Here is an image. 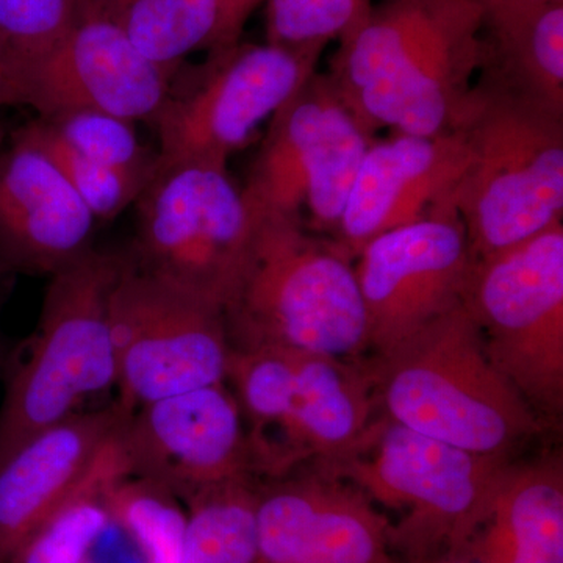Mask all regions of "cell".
Masks as SVG:
<instances>
[{"mask_svg":"<svg viewBox=\"0 0 563 563\" xmlns=\"http://www.w3.org/2000/svg\"><path fill=\"white\" fill-rule=\"evenodd\" d=\"M81 0H0V36L25 62L49 51L79 16Z\"/></svg>","mask_w":563,"mask_h":563,"instance_id":"f1b7e54d","label":"cell"},{"mask_svg":"<svg viewBox=\"0 0 563 563\" xmlns=\"http://www.w3.org/2000/svg\"><path fill=\"white\" fill-rule=\"evenodd\" d=\"M11 288H13V274L0 277V379L5 376L7 365H9L11 351H13L2 325L3 307L9 301Z\"/></svg>","mask_w":563,"mask_h":563,"instance_id":"d6a6232c","label":"cell"},{"mask_svg":"<svg viewBox=\"0 0 563 563\" xmlns=\"http://www.w3.org/2000/svg\"><path fill=\"white\" fill-rule=\"evenodd\" d=\"M473 257L453 207L374 239L354 268L368 322V351L385 357L462 302Z\"/></svg>","mask_w":563,"mask_h":563,"instance_id":"4fadbf2b","label":"cell"},{"mask_svg":"<svg viewBox=\"0 0 563 563\" xmlns=\"http://www.w3.org/2000/svg\"><path fill=\"white\" fill-rule=\"evenodd\" d=\"M106 18L150 60L179 73L187 55L213 49L220 0H81L80 10Z\"/></svg>","mask_w":563,"mask_h":563,"instance_id":"603a6c76","label":"cell"},{"mask_svg":"<svg viewBox=\"0 0 563 563\" xmlns=\"http://www.w3.org/2000/svg\"><path fill=\"white\" fill-rule=\"evenodd\" d=\"M9 272H7L5 269V266L2 265V263H0V277H3V276H9Z\"/></svg>","mask_w":563,"mask_h":563,"instance_id":"d590c367","label":"cell"},{"mask_svg":"<svg viewBox=\"0 0 563 563\" xmlns=\"http://www.w3.org/2000/svg\"><path fill=\"white\" fill-rule=\"evenodd\" d=\"M225 383L242 409L254 477L331 466L376 418L368 366L317 352L231 350Z\"/></svg>","mask_w":563,"mask_h":563,"instance_id":"8992f818","label":"cell"},{"mask_svg":"<svg viewBox=\"0 0 563 563\" xmlns=\"http://www.w3.org/2000/svg\"><path fill=\"white\" fill-rule=\"evenodd\" d=\"M510 457L470 453L374 418L331 466L374 504L402 512L391 537L399 563L465 548L490 517Z\"/></svg>","mask_w":563,"mask_h":563,"instance_id":"52a82bcc","label":"cell"},{"mask_svg":"<svg viewBox=\"0 0 563 563\" xmlns=\"http://www.w3.org/2000/svg\"><path fill=\"white\" fill-rule=\"evenodd\" d=\"M118 404L79 410L33 433L0 462V563L79 487L124 420Z\"/></svg>","mask_w":563,"mask_h":563,"instance_id":"d6986e66","label":"cell"},{"mask_svg":"<svg viewBox=\"0 0 563 563\" xmlns=\"http://www.w3.org/2000/svg\"><path fill=\"white\" fill-rule=\"evenodd\" d=\"M257 488L244 476L188 496L180 563H257Z\"/></svg>","mask_w":563,"mask_h":563,"instance_id":"cb8c5ba5","label":"cell"},{"mask_svg":"<svg viewBox=\"0 0 563 563\" xmlns=\"http://www.w3.org/2000/svg\"><path fill=\"white\" fill-rule=\"evenodd\" d=\"M262 2L263 0H220V33H218L217 44L211 51L222 49V47L239 43L252 11L257 9Z\"/></svg>","mask_w":563,"mask_h":563,"instance_id":"4dcf8cb0","label":"cell"},{"mask_svg":"<svg viewBox=\"0 0 563 563\" xmlns=\"http://www.w3.org/2000/svg\"><path fill=\"white\" fill-rule=\"evenodd\" d=\"M3 140H5V131H3L2 125H0V147H2Z\"/></svg>","mask_w":563,"mask_h":563,"instance_id":"e575fe53","label":"cell"},{"mask_svg":"<svg viewBox=\"0 0 563 563\" xmlns=\"http://www.w3.org/2000/svg\"><path fill=\"white\" fill-rule=\"evenodd\" d=\"M485 13V24L507 20L526 11L542 7L551 0H476Z\"/></svg>","mask_w":563,"mask_h":563,"instance_id":"1f68e13d","label":"cell"},{"mask_svg":"<svg viewBox=\"0 0 563 563\" xmlns=\"http://www.w3.org/2000/svg\"><path fill=\"white\" fill-rule=\"evenodd\" d=\"M373 5V0H268L266 41L325 49L354 32Z\"/></svg>","mask_w":563,"mask_h":563,"instance_id":"83f0119b","label":"cell"},{"mask_svg":"<svg viewBox=\"0 0 563 563\" xmlns=\"http://www.w3.org/2000/svg\"><path fill=\"white\" fill-rule=\"evenodd\" d=\"M118 439L129 476L161 485L181 503L210 485L254 477L246 424L228 383L125 413Z\"/></svg>","mask_w":563,"mask_h":563,"instance_id":"5bb4252c","label":"cell"},{"mask_svg":"<svg viewBox=\"0 0 563 563\" xmlns=\"http://www.w3.org/2000/svg\"><path fill=\"white\" fill-rule=\"evenodd\" d=\"M450 132L463 147L450 202L473 258L562 222L563 117L479 73Z\"/></svg>","mask_w":563,"mask_h":563,"instance_id":"7a4b0ae2","label":"cell"},{"mask_svg":"<svg viewBox=\"0 0 563 563\" xmlns=\"http://www.w3.org/2000/svg\"><path fill=\"white\" fill-rule=\"evenodd\" d=\"M16 133L47 155L96 220L117 218L135 203L147 184L85 157L40 117L38 120L22 125Z\"/></svg>","mask_w":563,"mask_h":563,"instance_id":"484cf974","label":"cell"},{"mask_svg":"<svg viewBox=\"0 0 563 563\" xmlns=\"http://www.w3.org/2000/svg\"><path fill=\"white\" fill-rule=\"evenodd\" d=\"M111 523L135 543L143 563H180L187 509L179 498L140 477L124 476L111 485Z\"/></svg>","mask_w":563,"mask_h":563,"instance_id":"d4e9b609","label":"cell"},{"mask_svg":"<svg viewBox=\"0 0 563 563\" xmlns=\"http://www.w3.org/2000/svg\"><path fill=\"white\" fill-rule=\"evenodd\" d=\"M0 106H27V62L0 36Z\"/></svg>","mask_w":563,"mask_h":563,"instance_id":"f546056e","label":"cell"},{"mask_svg":"<svg viewBox=\"0 0 563 563\" xmlns=\"http://www.w3.org/2000/svg\"><path fill=\"white\" fill-rule=\"evenodd\" d=\"M135 207L131 261L224 309L242 276L255 225L243 188L229 169L157 161Z\"/></svg>","mask_w":563,"mask_h":563,"instance_id":"9c48e42d","label":"cell"},{"mask_svg":"<svg viewBox=\"0 0 563 563\" xmlns=\"http://www.w3.org/2000/svg\"><path fill=\"white\" fill-rule=\"evenodd\" d=\"M322 47L232 44L209 58L180 91H169L154 124L158 163L228 168L276 111L313 76Z\"/></svg>","mask_w":563,"mask_h":563,"instance_id":"7c38bea8","label":"cell"},{"mask_svg":"<svg viewBox=\"0 0 563 563\" xmlns=\"http://www.w3.org/2000/svg\"><path fill=\"white\" fill-rule=\"evenodd\" d=\"M110 325L122 412L225 383L224 309L143 272L128 254L110 295Z\"/></svg>","mask_w":563,"mask_h":563,"instance_id":"8fae6325","label":"cell"},{"mask_svg":"<svg viewBox=\"0 0 563 563\" xmlns=\"http://www.w3.org/2000/svg\"><path fill=\"white\" fill-rule=\"evenodd\" d=\"M368 368L384 417L439 442L510 457L542 432L543 418L495 368L462 303Z\"/></svg>","mask_w":563,"mask_h":563,"instance_id":"277c9868","label":"cell"},{"mask_svg":"<svg viewBox=\"0 0 563 563\" xmlns=\"http://www.w3.org/2000/svg\"><path fill=\"white\" fill-rule=\"evenodd\" d=\"M463 165L461 140L395 133L374 139L363 155L333 242L355 261L363 247L451 206Z\"/></svg>","mask_w":563,"mask_h":563,"instance_id":"e0dca14e","label":"cell"},{"mask_svg":"<svg viewBox=\"0 0 563 563\" xmlns=\"http://www.w3.org/2000/svg\"><path fill=\"white\" fill-rule=\"evenodd\" d=\"M174 77L141 54L117 25L81 11L58 43L27 60V106L40 117L96 110L152 122Z\"/></svg>","mask_w":563,"mask_h":563,"instance_id":"2e32d148","label":"cell"},{"mask_svg":"<svg viewBox=\"0 0 563 563\" xmlns=\"http://www.w3.org/2000/svg\"><path fill=\"white\" fill-rule=\"evenodd\" d=\"M391 531L377 504L324 466L258 484L257 563H396Z\"/></svg>","mask_w":563,"mask_h":563,"instance_id":"9a60e30c","label":"cell"},{"mask_svg":"<svg viewBox=\"0 0 563 563\" xmlns=\"http://www.w3.org/2000/svg\"><path fill=\"white\" fill-rule=\"evenodd\" d=\"M479 73L563 117V0L485 24Z\"/></svg>","mask_w":563,"mask_h":563,"instance_id":"44dd1931","label":"cell"},{"mask_svg":"<svg viewBox=\"0 0 563 563\" xmlns=\"http://www.w3.org/2000/svg\"><path fill=\"white\" fill-rule=\"evenodd\" d=\"M120 428L79 487L22 540L10 563H90L96 544L113 525L107 504L110 487L129 476L118 439Z\"/></svg>","mask_w":563,"mask_h":563,"instance_id":"7402d4cb","label":"cell"},{"mask_svg":"<svg viewBox=\"0 0 563 563\" xmlns=\"http://www.w3.org/2000/svg\"><path fill=\"white\" fill-rule=\"evenodd\" d=\"M409 563H479L474 558L470 543L465 548L457 551H450V553L433 555V558L422 559V561Z\"/></svg>","mask_w":563,"mask_h":563,"instance_id":"836d02e7","label":"cell"},{"mask_svg":"<svg viewBox=\"0 0 563 563\" xmlns=\"http://www.w3.org/2000/svg\"><path fill=\"white\" fill-rule=\"evenodd\" d=\"M462 306L495 368L548 420L563 412V224L473 258Z\"/></svg>","mask_w":563,"mask_h":563,"instance_id":"ba28073f","label":"cell"},{"mask_svg":"<svg viewBox=\"0 0 563 563\" xmlns=\"http://www.w3.org/2000/svg\"><path fill=\"white\" fill-rule=\"evenodd\" d=\"M484 32L476 0H383L325 74L374 135H444L483 68Z\"/></svg>","mask_w":563,"mask_h":563,"instance_id":"6da1fadb","label":"cell"},{"mask_svg":"<svg viewBox=\"0 0 563 563\" xmlns=\"http://www.w3.org/2000/svg\"><path fill=\"white\" fill-rule=\"evenodd\" d=\"M124 254L92 247L49 276L36 331L11 351L0 406V462L33 433L117 387L110 295Z\"/></svg>","mask_w":563,"mask_h":563,"instance_id":"5b68a950","label":"cell"},{"mask_svg":"<svg viewBox=\"0 0 563 563\" xmlns=\"http://www.w3.org/2000/svg\"><path fill=\"white\" fill-rule=\"evenodd\" d=\"M470 550L479 563H563L562 459L510 463Z\"/></svg>","mask_w":563,"mask_h":563,"instance_id":"ffe728a7","label":"cell"},{"mask_svg":"<svg viewBox=\"0 0 563 563\" xmlns=\"http://www.w3.org/2000/svg\"><path fill=\"white\" fill-rule=\"evenodd\" d=\"M95 217L44 152L16 132L0 151V263L52 276L92 250Z\"/></svg>","mask_w":563,"mask_h":563,"instance_id":"ac0fdd59","label":"cell"},{"mask_svg":"<svg viewBox=\"0 0 563 563\" xmlns=\"http://www.w3.org/2000/svg\"><path fill=\"white\" fill-rule=\"evenodd\" d=\"M40 118L92 162L143 181L155 172L158 154L141 146L135 122L96 110L60 111Z\"/></svg>","mask_w":563,"mask_h":563,"instance_id":"4316f807","label":"cell"},{"mask_svg":"<svg viewBox=\"0 0 563 563\" xmlns=\"http://www.w3.org/2000/svg\"><path fill=\"white\" fill-rule=\"evenodd\" d=\"M252 213L250 254L224 307L231 350L279 347L346 361L368 351V322L350 255L301 220Z\"/></svg>","mask_w":563,"mask_h":563,"instance_id":"3957f363","label":"cell"},{"mask_svg":"<svg viewBox=\"0 0 563 563\" xmlns=\"http://www.w3.org/2000/svg\"><path fill=\"white\" fill-rule=\"evenodd\" d=\"M373 140L317 70L269 120L244 199L255 213L296 218L332 239Z\"/></svg>","mask_w":563,"mask_h":563,"instance_id":"30bf717a","label":"cell"}]
</instances>
